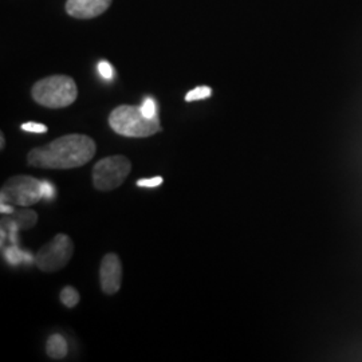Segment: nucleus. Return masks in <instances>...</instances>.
I'll list each match as a JSON object with an SVG mask.
<instances>
[{
    "label": "nucleus",
    "instance_id": "obj_17",
    "mask_svg": "<svg viewBox=\"0 0 362 362\" xmlns=\"http://www.w3.org/2000/svg\"><path fill=\"white\" fill-rule=\"evenodd\" d=\"M42 196H43V199H47V200H52V197L55 196V188L52 182L42 181Z\"/></svg>",
    "mask_w": 362,
    "mask_h": 362
},
{
    "label": "nucleus",
    "instance_id": "obj_14",
    "mask_svg": "<svg viewBox=\"0 0 362 362\" xmlns=\"http://www.w3.org/2000/svg\"><path fill=\"white\" fill-rule=\"evenodd\" d=\"M144 115L148 118H155L157 117V109H156L155 101L152 98H146L144 101L143 106H141Z\"/></svg>",
    "mask_w": 362,
    "mask_h": 362
},
{
    "label": "nucleus",
    "instance_id": "obj_20",
    "mask_svg": "<svg viewBox=\"0 0 362 362\" xmlns=\"http://www.w3.org/2000/svg\"><path fill=\"white\" fill-rule=\"evenodd\" d=\"M4 148V137H3V133L0 134V149Z\"/></svg>",
    "mask_w": 362,
    "mask_h": 362
},
{
    "label": "nucleus",
    "instance_id": "obj_8",
    "mask_svg": "<svg viewBox=\"0 0 362 362\" xmlns=\"http://www.w3.org/2000/svg\"><path fill=\"white\" fill-rule=\"evenodd\" d=\"M112 0H67L66 13L77 19L100 16L110 7Z\"/></svg>",
    "mask_w": 362,
    "mask_h": 362
},
{
    "label": "nucleus",
    "instance_id": "obj_18",
    "mask_svg": "<svg viewBox=\"0 0 362 362\" xmlns=\"http://www.w3.org/2000/svg\"><path fill=\"white\" fill-rule=\"evenodd\" d=\"M98 71H100V74L105 78V79H112L113 77V67L109 65L107 62H100V65H98Z\"/></svg>",
    "mask_w": 362,
    "mask_h": 362
},
{
    "label": "nucleus",
    "instance_id": "obj_13",
    "mask_svg": "<svg viewBox=\"0 0 362 362\" xmlns=\"http://www.w3.org/2000/svg\"><path fill=\"white\" fill-rule=\"evenodd\" d=\"M211 94H212L211 88H208V86H199V88H196L194 90L189 91V93L185 95V101H187V103H192V101L204 100V98L211 97Z\"/></svg>",
    "mask_w": 362,
    "mask_h": 362
},
{
    "label": "nucleus",
    "instance_id": "obj_9",
    "mask_svg": "<svg viewBox=\"0 0 362 362\" xmlns=\"http://www.w3.org/2000/svg\"><path fill=\"white\" fill-rule=\"evenodd\" d=\"M38 221V215L33 209H15V212L10 214V216L3 218L1 223H11L15 224L19 230H30Z\"/></svg>",
    "mask_w": 362,
    "mask_h": 362
},
{
    "label": "nucleus",
    "instance_id": "obj_2",
    "mask_svg": "<svg viewBox=\"0 0 362 362\" xmlns=\"http://www.w3.org/2000/svg\"><path fill=\"white\" fill-rule=\"evenodd\" d=\"M109 125L117 134L134 139L151 137L161 132L158 117L148 118L144 115L141 107L130 105H121L116 107L109 116Z\"/></svg>",
    "mask_w": 362,
    "mask_h": 362
},
{
    "label": "nucleus",
    "instance_id": "obj_12",
    "mask_svg": "<svg viewBox=\"0 0 362 362\" xmlns=\"http://www.w3.org/2000/svg\"><path fill=\"white\" fill-rule=\"evenodd\" d=\"M4 257L7 259V262L11 264V266H18L21 264L22 262H25V251L23 250H19L18 246L13 245V247H8L4 250Z\"/></svg>",
    "mask_w": 362,
    "mask_h": 362
},
{
    "label": "nucleus",
    "instance_id": "obj_5",
    "mask_svg": "<svg viewBox=\"0 0 362 362\" xmlns=\"http://www.w3.org/2000/svg\"><path fill=\"white\" fill-rule=\"evenodd\" d=\"M1 203L28 207L38 203L42 196V181L35 177L18 175L6 181L0 191Z\"/></svg>",
    "mask_w": 362,
    "mask_h": 362
},
{
    "label": "nucleus",
    "instance_id": "obj_6",
    "mask_svg": "<svg viewBox=\"0 0 362 362\" xmlns=\"http://www.w3.org/2000/svg\"><path fill=\"white\" fill-rule=\"evenodd\" d=\"M73 252L74 246L71 239L67 235L59 233L39 250L35 257V264L40 272H58L70 262Z\"/></svg>",
    "mask_w": 362,
    "mask_h": 362
},
{
    "label": "nucleus",
    "instance_id": "obj_19",
    "mask_svg": "<svg viewBox=\"0 0 362 362\" xmlns=\"http://www.w3.org/2000/svg\"><path fill=\"white\" fill-rule=\"evenodd\" d=\"M0 211H1V214H8V215L15 212V209L8 203H1L0 204Z\"/></svg>",
    "mask_w": 362,
    "mask_h": 362
},
{
    "label": "nucleus",
    "instance_id": "obj_15",
    "mask_svg": "<svg viewBox=\"0 0 362 362\" xmlns=\"http://www.w3.org/2000/svg\"><path fill=\"white\" fill-rule=\"evenodd\" d=\"M25 132H30V133H46L47 132V127L43 124H37V122H27L21 127Z\"/></svg>",
    "mask_w": 362,
    "mask_h": 362
},
{
    "label": "nucleus",
    "instance_id": "obj_4",
    "mask_svg": "<svg viewBox=\"0 0 362 362\" xmlns=\"http://www.w3.org/2000/svg\"><path fill=\"white\" fill-rule=\"evenodd\" d=\"M132 170V163L122 155L109 156L93 168V184L98 191H113L122 185Z\"/></svg>",
    "mask_w": 362,
    "mask_h": 362
},
{
    "label": "nucleus",
    "instance_id": "obj_7",
    "mask_svg": "<svg viewBox=\"0 0 362 362\" xmlns=\"http://www.w3.org/2000/svg\"><path fill=\"white\" fill-rule=\"evenodd\" d=\"M100 279L105 294L113 296L119 290L122 282V264L116 254L105 255L101 262Z\"/></svg>",
    "mask_w": 362,
    "mask_h": 362
},
{
    "label": "nucleus",
    "instance_id": "obj_11",
    "mask_svg": "<svg viewBox=\"0 0 362 362\" xmlns=\"http://www.w3.org/2000/svg\"><path fill=\"white\" fill-rule=\"evenodd\" d=\"M61 300L65 305L66 308L71 309L76 308L79 303V294L74 287L67 286L62 291H61Z\"/></svg>",
    "mask_w": 362,
    "mask_h": 362
},
{
    "label": "nucleus",
    "instance_id": "obj_16",
    "mask_svg": "<svg viewBox=\"0 0 362 362\" xmlns=\"http://www.w3.org/2000/svg\"><path fill=\"white\" fill-rule=\"evenodd\" d=\"M161 184H163V177H160V176L137 181L139 187H145V188H155V187H160Z\"/></svg>",
    "mask_w": 362,
    "mask_h": 362
},
{
    "label": "nucleus",
    "instance_id": "obj_1",
    "mask_svg": "<svg viewBox=\"0 0 362 362\" xmlns=\"http://www.w3.org/2000/svg\"><path fill=\"white\" fill-rule=\"evenodd\" d=\"M95 155L94 140L85 134H67L28 152L31 167L71 169L83 167Z\"/></svg>",
    "mask_w": 362,
    "mask_h": 362
},
{
    "label": "nucleus",
    "instance_id": "obj_10",
    "mask_svg": "<svg viewBox=\"0 0 362 362\" xmlns=\"http://www.w3.org/2000/svg\"><path fill=\"white\" fill-rule=\"evenodd\" d=\"M47 356L52 360H62L69 353V346L65 338L59 334H54L49 338L47 346H46Z\"/></svg>",
    "mask_w": 362,
    "mask_h": 362
},
{
    "label": "nucleus",
    "instance_id": "obj_3",
    "mask_svg": "<svg viewBox=\"0 0 362 362\" xmlns=\"http://www.w3.org/2000/svg\"><path fill=\"white\" fill-rule=\"evenodd\" d=\"M31 95L37 104L45 107L61 109L77 100V85L67 76H52L38 81L33 86Z\"/></svg>",
    "mask_w": 362,
    "mask_h": 362
}]
</instances>
